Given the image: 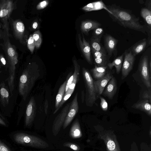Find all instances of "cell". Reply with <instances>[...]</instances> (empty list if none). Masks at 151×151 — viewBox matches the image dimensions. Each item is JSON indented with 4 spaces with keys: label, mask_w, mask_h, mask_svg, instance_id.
Returning <instances> with one entry per match:
<instances>
[{
    "label": "cell",
    "mask_w": 151,
    "mask_h": 151,
    "mask_svg": "<svg viewBox=\"0 0 151 151\" xmlns=\"http://www.w3.org/2000/svg\"><path fill=\"white\" fill-rule=\"evenodd\" d=\"M110 12L108 13L112 21L125 28H128L143 33H147L148 36H151L150 32L145 24L140 22L139 17H137L132 11L128 9L122 8L115 4L107 5Z\"/></svg>",
    "instance_id": "cell-1"
},
{
    "label": "cell",
    "mask_w": 151,
    "mask_h": 151,
    "mask_svg": "<svg viewBox=\"0 0 151 151\" xmlns=\"http://www.w3.org/2000/svg\"><path fill=\"white\" fill-rule=\"evenodd\" d=\"M4 50L9 73L7 80L10 93L12 95L14 86L16 65L18 61V54L16 47L11 44L9 39L5 43Z\"/></svg>",
    "instance_id": "cell-2"
},
{
    "label": "cell",
    "mask_w": 151,
    "mask_h": 151,
    "mask_svg": "<svg viewBox=\"0 0 151 151\" xmlns=\"http://www.w3.org/2000/svg\"><path fill=\"white\" fill-rule=\"evenodd\" d=\"M39 73L31 65H29L23 71L19 83V91L25 101L39 76Z\"/></svg>",
    "instance_id": "cell-3"
},
{
    "label": "cell",
    "mask_w": 151,
    "mask_h": 151,
    "mask_svg": "<svg viewBox=\"0 0 151 151\" xmlns=\"http://www.w3.org/2000/svg\"><path fill=\"white\" fill-rule=\"evenodd\" d=\"M10 137L15 143L19 145L41 149L49 146L45 141L40 138L22 131L13 132Z\"/></svg>",
    "instance_id": "cell-4"
},
{
    "label": "cell",
    "mask_w": 151,
    "mask_h": 151,
    "mask_svg": "<svg viewBox=\"0 0 151 151\" xmlns=\"http://www.w3.org/2000/svg\"><path fill=\"white\" fill-rule=\"evenodd\" d=\"M17 2L13 0H0V26L9 37V21L13 11L17 8Z\"/></svg>",
    "instance_id": "cell-5"
},
{
    "label": "cell",
    "mask_w": 151,
    "mask_h": 151,
    "mask_svg": "<svg viewBox=\"0 0 151 151\" xmlns=\"http://www.w3.org/2000/svg\"><path fill=\"white\" fill-rule=\"evenodd\" d=\"M151 58V47H148L140 57L138 65V69L144 84L148 88L151 87V72L149 62Z\"/></svg>",
    "instance_id": "cell-6"
},
{
    "label": "cell",
    "mask_w": 151,
    "mask_h": 151,
    "mask_svg": "<svg viewBox=\"0 0 151 151\" xmlns=\"http://www.w3.org/2000/svg\"><path fill=\"white\" fill-rule=\"evenodd\" d=\"M82 74L86 88V103L87 106H92L96 99L94 81L89 72L84 67L82 68Z\"/></svg>",
    "instance_id": "cell-7"
},
{
    "label": "cell",
    "mask_w": 151,
    "mask_h": 151,
    "mask_svg": "<svg viewBox=\"0 0 151 151\" xmlns=\"http://www.w3.org/2000/svg\"><path fill=\"white\" fill-rule=\"evenodd\" d=\"M9 23L15 39L23 45L27 43L28 33L23 22L20 19H10Z\"/></svg>",
    "instance_id": "cell-8"
},
{
    "label": "cell",
    "mask_w": 151,
    "mask_h": 151,
    "mask_svg": "<svg viewBox=\"0 0 151 151\" xmlns=\"http://www.w3.org/2000/svg\"><path fill=\"white\" fill-rule=\"evenodd\" d=\"M118 40L111 35L106 33L104 35V48L109 57L115 58L117 54V45Z\"/></svg>",
    "instance_id": "cell-9"
},
{
    "label": "cell",
    "mask_w": 151,
    "mask_h": 151,
    "mask_svg": "<svg viewBox=\"0 0 151 151\" xmlns=\"http://www.w3.org/2000/svg\"><path fill=\"white\" fill-rule=\"evenodd\" d=\"M124 53V59L122 68V80L126 78L132 70L136 57L128 49L126 50Z\"/></svg>",
    "instance_id": "cell-10"
},
{
    "label": "cell",
    "mask_w": 151,
    "mask_h": 151,
    "mask_svg": "<svg viewBox=\"0 0 151 151\" xmlns=\"http://www.w3.org/2000/svg\"><path fill=\"white\" fill-rule=\"evenodd\" d=\"M70 103H69L67 104L55 118L52 127V132L54 135H57L63 124Z\"/></svg>",
    "instance_id": "cell-11"
},
{
    "label": "cell",
    "mask_w": 151,
    "mask_h": 151,
    "mask_svg": "<svg viewBox=\"0 0 151 151\" xmlns=\"http://www.w3.org/2000/svg\"><path fill=\"white\" fill-rule=\"evenodd\" d=\"M78 93H77L70 103L63 124V127L64 129H65L70 123L78 112L79 107L78 102Z\"/></svg>",
    "instance_id": "cell-12"
},
{
    "label": "cell",
    "mask_w": 151,
    "mask_h": 151,
    "mask_svg": "<svg viewBox=\"0 0 151 151\" xmlns=\"http://www.w3.org/2000/svg\"><path fill=\"white\" fill-rule=\"evenodd\" d=\"M36 107L35 101L33 97L30 99L26 111L25 125L29 127L32 124L35 117Z\"/></svg>",
    "instance_id": "cell-13"
},
{
    "label": "cell",
    "mask_w": 151,
    "mask_h": 151,
    "mask_svg": "<svg viewBox=\"0 0 151 151\" xmlns=\"http://www.w3.org/2000/svg\"><path fill=\"white\" fill-rule=\"evenodd\" d=\"M79 44L81 50L87 62L90 64H92L91 58V50L89 42L86 40L82 33L81 37L80 34H78Z\"/></svg>",
    "instance_id": "cell-14"
},
{
    "label": "cell",
    "mask_w": 151,
    "mask_h": 151,
    "mask_svg": "<svg viewBox=\"0 0 151 151\" xmlns=\"http://www.w3.org/2000/svg\"><path fill=\"white\" fill-rule=\"evenodd\" d=\"M94 63L95 65L98 66H104L111 62L105 50L97 51L91 50Z\"/></svg>",
    "instance_id": "cell-15"
},
{
    "label": "cell",
    "mask_w": 151,
    "mask_h": 151,
    "mask_svg": "<svg viewBox=\"0 0 151 151\" xmlns=\"http://www.w3.org/2000/svg\"><path fill=\"white\" fill-rule=\"evenodd\" d=\"M112 72L110 70L107 71L105 75L101 79L94 81L96 93L101 94L107 83L113 77Z\"/></svg>",
    "instance_id": "cell-16"
},
{
    "label": "cell",
    "mask_w": 151,
    "mask_h": 151,
    "mask_svg": "<svg viewBox=\"0 0 151 151\" xmlns=\"http://www.w3.org/2000/svg\"><path fill=\"white\" fill-rule=\"evenodd\" d=\"M150 45L146 38L138 41L127 49L135 56L144 52Z\"/></svg>",
    "instance_id": "cell-17"
},
{
    "label": "cell",
    "mask_w": 151,
    "mask_h": 151,
    "mask_svg": "<svg viewBox=\"0 0 151 151\" xmlns=\"http://www.w3.org/2000/svg\"><path fill=\"white\" fill-rule=\"evenodd\" d=\"M102 93V95L111 99L116 93L117 89L116 81L113 76L109 81Z\"/></svg>",
    "instance_id": "cell-18"
},
{
    "label": "cell",
    "mask_w": 151,
    "mask_h": 151,
    "mask_svg": "<svg viewBox=\"0 0 151 151\" xmlns=\"http://www.w3.org/2000/svg\"><path fill=\"white\" fill-rule=\"evenodd\" d=\"M101 24L98 21L94 20H86L83 21L81 25V29L83 33L86 35L92 30L100 27Z\"/></svg>",
    "instance_id": "cell-19"
},
{
    "label": "cell",
    "mask_w": 151,
    "mask_h": 151,
    "mask_svg": "<svg viewBox=\"0 0 151 151\" xmlns=\"http://www.w3.org/2000/svg\"><path fill=\"white\" fill-rule=\"evenodd\" d=\"M82 9L87 12L104 9L108 13H110V11L106 6V5L101 0L88 4L83 6Z\"/></svg>",
    "instance_id": "cell-20"
},
{
    "label": "cell",
    "mask_w": 151,
    "mask_h": 151,
    "mask_svg": "<svg viewBox=\"0 0 151 151\" xmlns=\"http://www.w3.org/2000/svg\"><path fill=\"white\" fill-rule=\"evenodd\" d=\"M132 107L143 111L149 115H151V102L148 100L145 99L135 103Z\"/></svg>",
    "instance_id": "cell-21"
},
{
    "label": "cell",
    "mask_w": 151,
    "mask_h": 151,
    "mask_svg": "<svg viewBox=\"0 0 151 151\" xmlns=\"http://www.w3.org/2000/svg\"><path fill=\"white\" fill-rule=\"evenodd\" d=\"M9 92L4 82L0 84V101L4 107L8 104L9 101Z\"/></svg>",
    "instance_id": "cell-22"
},
{
    "label": "cell",
    "mask_w": 151,
    "mask_h": 151,
    "mask_svg": "<svg viewBox=\"0 0 151 151\" xmlns=\"http://www.w3.org/2000/svg\"><path fill=\"white\" fill-rule=\"evenodd\" d=\"M73 62L74 67V71L72 75L73 81L68 90L73 91L76 84L79 79L80 66L76 60H74Z\"/></svg>",
    "instance_id": "cell-23"
},
{
    "label": "cell",
    "mask_w": 151,
    "mask_h": 151,
    "mask_svg": "<svg viewBox=\"0 0 151 151\" xmlns=\"http://www.w3.org/2000/svg\"><path fill=\"white\" fill-rule=\"evenodd\" d=\"M124 57V52L121 55L116 58L112 62H110L107 64L108 68L111 70L114 67L116 69V72L118 74L122 68Z\"/></svg>",
    "instance_id": "cell-24"
},
{
    "label": "cell",
    "mask_w": 151,
    "mask_h": 151,
    "mask_svg": "<svg viewBox=\"0 0 151 151\" xmlns=\"http://www.w3.org/2000/svg\"><path fill=\"white\" fill-rule=\"evenodd\" d=\"M140 14L145 21V24L149 32H151V10L146 7L142 8Z\"/></svg>",
    "instance_id": "cell-25"
},
{
    "label": "cell",
    "mask_w": 151,
    "mask_h": 151,
    "mask_svg": "<svg viewBox=\"0 0 151 151\" xmlns=\"http://www.w3.org/2000/svg\"><path fill=\"white\" fill-rule=\"evenodd\" d=\"M107 65L98 66L95 65L94 68L91 69V70L94 78L96 80H98L103 78L105 75L107 71Z\"/></svg>",
    "instance_id": "cell-26"
},
{
    "label": "cell",
    "mask_w": 151,
    "mask_h": 151,
    "mask_svg": "<svg viewBox=\"0 0 151 151\" xmlns=\"http://www.w3.org/2000/svg\"><path fill=\"white\" fill-rule=\"evenodd\" d=\"M69 135L73 139H78L82 135L78 119H76L71 126Z\"/></svg>",
    "instance_id": "cell-27"
},
{
    "label": "cell",
    "mask_w": 151,
    "mask_h": 151,
    "mask_svg": "<svg viewBox=\"0 0 151 151\" xmlns=\"http://www.w3.org/2000/svg\"><path fill=\"white\" fill-rule=\"evenodd\" d=\"M67 79L60 86L57 94L56 95L55 101V109L58 107L61 102L65 93V90Z\"/></svg>",
    "instance_id": "cell-28"
},
{
    "label": "cell",
    "mask_w": 151,
    "mask_h": 151,
    "mask_svg": "<svg viewBox=\"0 0 151 151\" xmlns=\"http://www.w3.org/2000/svg\"><path fill=\"white\" fill-rule=\"evenodd\" d=\"M90 46L91 50L100 51L104 49V47L101 43V41L94 39L91 37L90 39Z\"/></svg>",
    "instance_id": "cell-29"
},
{
    "label": "cell",
    "mask_w": 151,
    "mask_h": 151,
    "mask_svg": "<svg viewBox=\"0 0 151 151\" xmlns=\"http://www.w3.org/2000/svg\"><path fill=\"white\" fill-rule=\"evenodd\" d=\"M36 48H39L42 43V38L41 33L39 30L35 32L32 35Z\"/></svg>",
    "instance_id": "cell-30"
},
{
    "label": "cell",
    "mask_w": 151,
    "mask_h": 151,
    "mask_svg": "<svg viewBox=\"0 0 151 151\" xmlns=\"http://www.w3.org/2000/svg\"><path fill=\"white\" fill-rule=\"evenodd\" d=\"M104 30L102 28L99 27L93 30L92 37L101 41V38L104 35Z\"/></svg>",
    "instance_id": "cell-31"
},
{
    "label": "cell",
    "mask_w": 151,
    "mask_h": 151,
    "mask_svg": "<svg viewBox=\"0 0 151 151\" xmlns=\"http://www.w3.org/2000/svg\"><path fill=\"white\" fill-rule=\"evenodd\" d=\"M73 91L68 90L65 93L64 97L60 104L58 108L55 109L53 112V114L56 113L59 109L62 107L63 104L66 102V101L70 98L71 95L72 94Z\"/></svg>",
    "instance_id": "cell-32"
},
{
    "label": "cell",
    "mask_w": 151,
    "mask_h": 151,
    "mask_svg": "<svg viewBox=\"0 0 151 151\" xmlns=\"http://www.w3.org/2000/svg\"><path fill=\"white\" fill-rule=\"evenodd\" d=\"M27 44L28 49L31 53H32L35 47V45L32 35L29 36Z\"/></svg>",
    "instance_id": "cell-33"
},
{
    "label": "cell",
    "mask_w": 151,
    "mask_h": 151,
    "mask_svg": "<svg viewBox=\"0 0 151 151\" xmlns=\"http://www.w3.org/2000/svg\"><path fill=\"white\" fill-rule=\"evenodd\" d=\"M0 151H14L7 144L0 139Z\"/></svg>",
    "instance_id": "cell-34"
},
{
    "label": "cell",
    "mask_w": 151,
    "mask_h": 151,
    "mask_svg": "<svg viewBox=\"0 0 151 151\" xmlns=\"http://www.w3.org/2000/svg\"><path fill=\"white\" fill-rule=\"evenodd\" d=\"M65 147H68L75 151H79L80 147L76 144L70 142H66L63 144Z\"/></svg>",
    "instance_id": "cell-35"
},
{
    "label": "cell",
    "mask_w": 151,
    "mask_h": 151,
    "mask_svg": "<svg viewBox=\"0 0 151 151\" xmlns=\"http://www.w3.org/2000/svg\"><path fill=\"white\" fill-rule=\"evenodd\" d=\"M100 106L102 109L104 111H106L108 109V104L106 100L103 97H100Z\"/></svg>",
    "instance_id": "cell-36"
},
{
    "label": "cell",
    "mask_w": 151,
    "mask_h": 151,
    "mask_svg": "<svg viewBox=\"0 0 151 151\" xmlns=\"http://www.w3.org/2000/svg\"><path fill=\"white\" fill-rule=\"evenodd\" d=\"M0 66L4 67L6 70L8 68L6 60L3 54L0 53Z\"/></svg>",
    "instance_id": "cell-37"
},
{
    "label": "cell",
    "mask_w": 151,
    "mask_h": 151,
    "mask_svg": "<svg viewBox=\"0 0 151 151\" xmlns=\"http://www.w3.org/2000/svg\"><path fill=\"white\" fill-rule=\"evenodd\" d=\"M49 3L48 0H45L40 2L36 6L37 10L42 9L47 6Z\"/></svg>",
    "instance_id": "cell-38"
},
{
    "label": "cell",
    "mask_w": 151,
    "mask_h": 151,
    "mask_svg": "<svg viewBox=\"0 0 151 151\" xmlns=\"http://www.w3.org/2000/svg\"><path fill=\"white\" fill-rule=\"evenodd\" d=\"M148 90L144 91L142 95V98L145 99L149 100L151 102V88H149Z\"/></svg>",
    "instance_id": "cell-39"
},
{
    "label": "cell",
    "mask_w": 151,
    "mask_h": 151,
    "mask_svg": "<svg viewBox=\"0 0 151 151\" xmlns=\"http://www.w3.org/2000/svg\"><path fill=\"white\" fill-rule=\"evenodd\" d=\"M107 147L110 150H113L115 148V143L113 141L111 140H109L107 143Z\"/></svg>",
    "instance_id": "cell-40"
},
{
    "label": "cell",
    "mask_w": 151,
    "mask_h": 151,
    "mask_svg": "<svg viewBox=\"0 0 151 151\" xmlns=\"http://www.w3.org/2000/svg\"><path fill=\"white\" fill-rule=\"evenodd\" d=\"M0 124L4 127H7L8 125L5 119L0 113Z\"/></svg>",
    "instance_id": "cell-41"
},
{
    "label": "cell",
    "mask_w": 151,
    "mask_h": 151,
    "mask_svg": "<svg viewBox=\"0 0 151 151\" xmlns=\"http://www.w3.org/2000/svg\"><path fill=\"white\" fill-rule=\"evenodd\" d=\"M145 5L146 8L151 10V0H146L145 2Z\"/></svg>",
    "instance_id": "cell-42"
},
{
    "label": "cell",
    "mask_w": 151,
    "mask_h": 151,
    "mask_svg": "<svg viewBox=\"0 0 151 151\" xmlns=\"http://www.w3.org/2000/svg\"><path fill=\"white\" fill-rule=\"evenodd\" d=\"M44 107L45 113L46 114H47L48 107V102L47 100V99L45 101Z\"/></svg>",
    "instance_id": "cell-43"
},
{
    "label": "cell",
    "mask_w": 151,
    "mask_h": 151,
    "mask_svg": "<svg viewBox=\"0 0 151 151\" xmlns=\"http://www.w3.org/2000/svg\"><path fill=\"white\" fill-rule=\"evenodd\" d=\"M38 26V23L36 22H34L32 25V28L34 29H36L37 28Z\"/></svg>",
    "instance_id": "cell-44"
},
{
    "label": "cell",
    "mask_w": 151,
    "mask_h": 151,
    "mask_svg": "<svg viewBox=\"0 0 151 151\" xmlns=\"http://www.w3.org/2000/svg\"><path fill=\"white\" fill-rule=\"evenodd\" d=\"M2 36V34L1 33V31H0V39H1V38Z\"/></svg>",
    "instance_id": "cell-45"
},
{
    "label": "cell",
    "mask_w": 151,
    "mask_h": 151,
    "mask_svg": "<svg viewBox=\"0 0 151 151\" xmlns=\"http://www.w3.org/2000/svg\"><path fill=\"white\" fill-rule=\"evenodd\" d=\"M1 67L0 66V74L1 73V71L0 70V69H1Z\"/></svg>",
    "instance_id": "cell-46"
}]
</instances>
